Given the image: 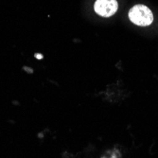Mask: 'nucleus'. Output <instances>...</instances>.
Listing matches in <instances>:
<instances>
[{"instance_id":"f257e3e1","label":"nucleus","mask_w":158,"mask_h":158,"mask_svg":"<svg viewBox=\"0 0 158 158\" xmlns=\"http://www.w3.org/2000/svg\"><path fill=\"white\" fill-rule=\"evenodd\" d=\"M129 19L140 27L150 26L153 21L152 10L145 5H135L129 11Z\"/></svg>"},{"instance_id":"f03ea898","label":"nucleus","mask_w":158,"mask_h":158,"mask_svg":"<svg viewBox=\"0 0 158 158\" xmlns=\"http://www.w3.org/2000/svg\"><path fill=\"white\" fill-rule=\"evenodd\" d=\"M117 0H97L94 5L95 11L102 17H110L118 10Z\"/></svg>"},{"instance_id":"7ed1b4c3","label":"nucleus","mask_w":158,"mask_h":158,"mask_svg":"<svg viewBox=\"0 0 158 158\" xmlns=\"http://www.w3.org/2000/svg\"><path fill=\"white\" fill-rule=\"evenodd\" d=\"M35 57H36L37 59H39V60H41L43 58V56L41 54H35Z\"/></svg>"}]
</instances>
